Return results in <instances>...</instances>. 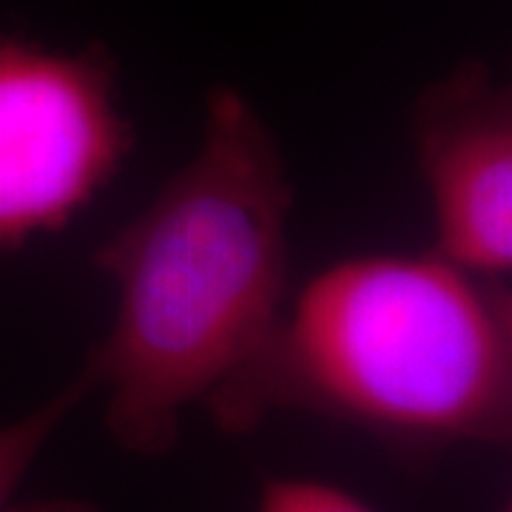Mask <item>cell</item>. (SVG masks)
Masks as SVG:
<instances>
[{"instance_id": "4", "label": "cell", "mask_w": 512, "mask_h": 512, "mask_svg": "<svg viewBox=\"0 0 512 512\" xmlns=\"http://www.w3.org/2000/svg\"><path fill=\"white\" fill-rule=\"evenodd\" d=\"M413 143L436 254L487 279L512 268V97L493 69L464 60L419 94Z\"/></svg>"}, {"instance_id": "6", "label": "cell", "mask_w": 512, "mask_h": 512, "mask_svg": "<svg viewBox=\"0 0 512 512\" xmlns=\"http://www.w3.org/2000/svg\"><path fill=\"white\" fill-rule=\"evenodd\" d=\"M256 512H376L342 487L311 478H268Z\"/></svg>"}, {"instance_id": "3", "label": "cell", "mask_w": 512, "mask_h": 512, "mask_svg": "<svg viewBox=\"0 0 512 512\" xmlns=\"http://www.w3.org/2000/svg\"><path fill=\"white\" fill-rule=\"evenodd\" d=\"M131 146L103 49L60 52L0 35V254L66 228Z\"/></svg>"}, {"instance_id": "2", "label": "cell", "mask_w": 512, "mask_h": 512, "mask_svg": "<svg viewBox=\"0 0 512 512\" xmlns=\"http://www.w3.org/2000/svg\"><path fill=\"white\" fill-rule=\"evenodd\" d=\"M225 433L305 410L407 456L504 444L512 430V299L436 251L325 268L268 345L202 404Z\"/></svg>"}, {"instance_id": "7", "label": "cell", "mask_w": 512, "mask_h": 512, "mask_svg": "<svg viewBox=\"0 0 512 512\" xmlns=\"http://www.w3.org/2000/svg\"><path fill=\"white\" fill-rule=\"evenodd\" d=\"M3 512H100L92 501L83 498H49V501H29V504H9Z\"/></svg>"}, {"instance_id": "5", "label": "cell", "mask_w": 512, "mask_h": 512, "mask_svg": "<svg viewBox=\"0 0 512 512\" xmlns=\"http://www.w3.org/2000/svg\"><path fill=\"white\" fill-rule=\"evenodd\" d=\"M94 390H97V379H94V370L86 362L72 382L66 384L60 393H55L49 402L40 404L29 416L0 427V512L12 504V493L18 490L20 481L32 470V464L43 453V447L60 430V424L69 419L77 410V404Z\"/></svg>"}, {"instance_id": "1", "label": "cell", "mask_w": 512, "mask_h": 512, "mask_svg": "<svg viewBox=\"0 0 512 512\" xmlns=\"http://www.w3.org/2000/svg\"><path fill=\"white\" fill-rule=\"evenodd\" d=\"M291 211L271 128L242 94L214 89L191 163L94 254L117 308L86 362L123 450L168 453L185 410L268 345L285 311Z\"/></svg>"}]
</instances>
